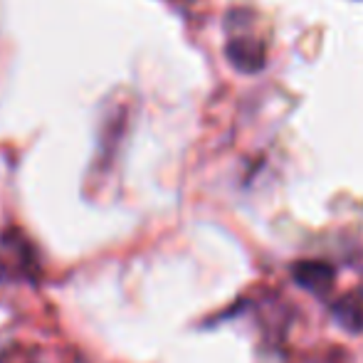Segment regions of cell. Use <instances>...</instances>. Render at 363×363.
I'll list each match as a JSON object with an SVG mask.
<instances>
[{"label": "cell", "instance_id": "6da1fadb", "mask_svg": "<svg viewBox=\"0 0 363 363\" xmlns=\"http://www.w3.org/2000/svg\"><path fill=\"white\" fill-rule=\"evenodd\" d=\"M225 55H228L230 65L242 74L259 72V69L264 67V60H267L264 43H259L257 38H250V35H242V38H230L228 48H225Z\"/></svg>", "mask_w": 363, "mask_h": 363}, {"label": "cell", "instance_id": "7a4b0ae2", "mask_svg": "<svg viewBox=\"0 0 363 363\" xmlns=\"http://www.w3.org/2000/svg\"><path fill=\"white\" fill-rule=\"evenodd\" d=\"M291 274H294V282L301 284L304 289L314 291V294H321L334 284V267L329 262H321V259H304V262H296L291 267Z\"/></svg>", "mask_w": 363, "mask_h": 363}, {"label": "cell", "instance_id": "3957f363", "mask_svg": "<svg viewBox=\"0 0 363 363\" xmlns=\"http://www.w3.org/2000/svg\"><path fill=\"white\" fill-rule=\"evenodd\" d=\"M334 316H336V321H339L341 326H344L346 331H359L361 326H363V311H361V306L359 304H354V301H349V299H344V301H339V304L334 306Z\"/></svg>", "mask_w": 363, "mask_h": 363}, {"label": "cell", "instance_id": "277c9868", "mask_svg": "<svg viewBox=\"0 0 363 363\" xmlns=\"http://www.w3.org/2000/svg\"><path fill=\"white\" fill-rule=\"evenodd\" d=\"M3 279H8V267L0 262V282H3Z\"/></svg>", "mask_w": 363, "mask_h": 363}]
</instances>
